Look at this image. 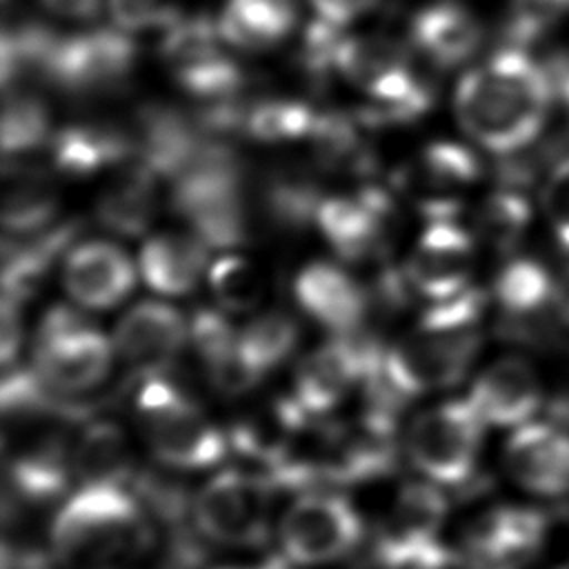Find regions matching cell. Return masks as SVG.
<instances>
[{"label":"cell","instance_id":"1","mask_svg":"<svg viewBox=\"0 0 569 569\" xmlns=\"http://www.w3.org/2000/svg\"><path fill=\"white\" fill-rule=\"evenodd\" d=\"M553 100L547 67L533 60L527 47L505 42L460 78L453 111L478 147L511 156L540 136Z\"/></svg>","mask_w":569,"mask_h":569},{"label":"cell","instance_id":"2","mask_svg":"<svg viewBox=\"0 0 569 569\" xmlns=\"http://www.w3.org/2000/svg\"><path fill=\"white\" fill-rule=\"evenodd\" d=\"M485 302L476 287L433 302L416 329L382 353L385 385L393 393L420 396L460 382L482 342Z\"/></svg>","mask_w":569,"mask_h":569},{"label":"cell","instance_id":"3","mask_svg":"<svg viewBox=\"0 0 569 569\" xmlns=\"http://www.w3.org/2000/svg\"><path fill=\"white\" fill-rule=\"evenodd\" d=\"M149 542L144 509L122 485H82L51 525L53 551L76 569H116Z\"/></svg>","mask_w":569,"mask_h":569},{"label":"cell","instance_id":"4","mask_svg":"<svg viewBox=\"0 0 569 569\" xmlns=\"http://www.w3.org/2000/svg\"><path fill=\"white\" fill-rule=\"evenodd\" d=\"M136 411L147 445L169 467L204 469L227 451L220 429L187 393L164 378L149 373L138 391Z\"/></svg>","mask_w":569,"mask_h":569},{"label":"cell","instance_id":"5","mask_svg":"<svg viewBox=\"0 0 569 569\" xmlns=\"http://www.w3.org/2000/svg\"><path fill=\"white\" fill-rule=\"evenodd\" d=\"M160 60L196 104L242 96L244 69L224 51L218 22L209 16H180L160 38Z\"/></svg>","mask_w":569,"mask_h":569},{"label":"cell","instance_id":"6","mask_svg":"<svg viewBox=\"0 0 569 569\" xmlns=\"http://www.w3.org/2000/svg\"><path fill=\"white\" fill-rule=\"evenodd\" d=\"M136 60V40L116 24L60 33L44 84L78 100L113 96L129 84Z\"/></svg>","mask_w":569,"mask_h":569},{"label":"cell","instance_id":"7","mask_svg":"<svg viewBox=\"0 0 569 569\" xmlns=\"http://www.w3.org/2000/svg\"><path fill=\"white\" fill-rule=\"evenodd\" d=\"M113 349L87 316L58 305L44 313L38 327L33 371L58 393L84 391L109 373Z\"/></svg>","mask_w":569,"mask_h":569},{"label":"cell","instance_id":"8","mask_svg":"<svg viewBox=\"0 0 569 569\" xmlns=\"http://www.w3.org/2000/svg\"><path fill=\"white\" fill-rule=\"evenodd\" d=\"M485 420L467 400H449L422 411L409 429V458L420 473L440 485L469 478L482 445Z\"/></svg>","mask_w":569,"mask_h":569},{"label":"cell","instance_id":"9","mask_svg":"<svg viewBox=\"0 0 569 569\" xmlns=\"http://www.w3.org/2000/svg\"><path fill=\"white\" fill-rule=\"evenodd\" d=\"M198 529L227 547H253L267 538L271 489L249 471H220L202 485L193 502Z\"/></svg>","mask_w":569,"mask_h":569},{"label":"cell","instance_id":"10","mask_svg":"<svg viewBox=\"0 0 569 569\" xmlns=\"http://www.w3.org/2000/svg\"><path fill=\"white\" fill-rule=\"evenodd\" d=\"M316 227L342 260H380L398 229V209L389 189L367 184L351 196H325Z\"/></svg>","mask_w":569,"mask_h":569},{"label":"cell","instance_id":"11","mask_svg":"<svg viewBox=\"0 0 569 569\" xmlns=\"http://www.w3.org/2000/svg\"><path fill=\"white\" fill-rule=\"evenodd\" d=\"M360 533L362 525L351 502L320 491L293 500L280 522L282 549L298 565L338 560L358 545Z\"/></svg>","mask_w":569,"mask_h":569},{"label":"cell","instance_id":"12","mask_svg":"<svg viewBox=\"0 0 569 569\" xmlns=\"http://www.w3.org/2000/svg\"><path fill=\"white\" fill-rule=\"evenodd\" d=\"M382 353L360 329L338 333L331 342L311 351L296 371V402L307 413L333 409L362 378L380 371Z\"/></svg>","mask_w":569,"mask_h":569},{"label":"cell","instance_id":"13","mask_svg":"<svg viewBox=\"0 0 569 569\" xmlns=\"http://www.w3.org/2000/svg\"><path fill=\"white\" fill-rule=\"evenodd\" d=\"M447 516L445 496L425 482L400 489L380 540V556L389 567L436 569L445 562L436 536Z\"/></svg>","mask_w":569,"mask_h":569},{"label":"cell","instance_id":"14","mask_svg":"<svg viewBox=\"0 0 569 569\" xmlns=\"http://www.w3.org/2000/svg\"><path fill=\"white\" fill-rule=\"evenodd\" d=\"M482 162L473 149L453 142H429L398 176V187L409 189L427 220H458L460 200L456 191L473 184Z\"/></svg>","mask_w":569,"mask_h":569},{"label":"cell","instance_id":"15","mask_svg":"<svg viewBox=\"0 0 569 569\" xmlns=\"http://www.w3.org/2000/svg\"><path fill=\"white\" fill-rule=\"evenodd\" d=\"M405 273L416 296L433 302L465 291L473 269V236L458 220H427Z\"/></svg>","mask_w":569,"mask_h":569},{"label":"cell","instance_id":"16","mask_svg":"<svg viewBox=\"0 0 569 569\" xmlns=\"http://www.w3.org/2000/svg\"><path fill=\"white\" fill-rule=\"evenodd\" d=\"M133 162L149 169L158 180H173L198 153L209 133L193 113L167 102L142 104L129 122Z\"/></svg>","mask_w":569,"mask_h":569},{"label":"cell","instance_id":"17","mask_svg":"<svg viewBox=\"0 0 569 569\" xmlns=\"http://www.w3.org/2000/svg\"><path fill=\"white\" fill-rule=\"evenodd\" d=\"M505 467L529 493H569V431L531 420L516 427L505 447Z\"/></svg>","mask_w":569,"mask_h":569},{"label":"cell","instance_id":"18","mask_svg":"<svg viewBox=\"0 0 569 569\" xmlns=\"http://www.w3.org/2000/svg\"><path fill=\"white\" fill-rule=\"evenodd\" d=\"M469 402L485 425L520 427L538 411L542 387L531 362L520 356H502L473 380Z\"/></svg>","mask_w":569,"mask_h":569},{"label":"cell","instance_id":"19","mask_svg":"<svg viewBox=\"0 0 569 569\" xmlns=\"http://www.w3.org/2000/svg\"><path fill=\"white\" fill-rule=\"evenodd\" d=\"M187 338L189 322L180 311L158 300H144L120 318L113 347L136 369L156 373L180 353Z\"/></svg>","mask_w":569,"mask_h":569},{"label":"cell","instance_id":"20","mask_svg":"<svg viewBox=\"0 0 569 569\" xmlns=\"http://www.w3.org/2000/svg\"><path fill=\"white\" fill-rule=\"evenodd\" d=\"M44 151L56 173L87 178L131 162L133 140L129 124L82 120L53 131Z\"/></svg>","mask_w":569,"mask_h":569},{"label":"cell","instance_id":"21","mask_svg":"<svg viewBox=\"0 0 569 569\" xmlns=\"http://www.w3.org/2000/svg\"><path fill=\"white\" fill-rule=\"evenodd\" d=\"M482 22L456 2L438 0L413 13L409 22V47L431 67L453 69L465 64L480 49Z\"/></svg>","mask_w":569,"mask_h":569},{"label":"cell","instance_id":"22","mask_svg":"<svg viewBox=\"0 0 569 569\" xmlns=\"http://www.w3.org/2000/svg\"><path fill=\"white\" fill-rule=\"evenodd\" d=\"M62 282L87 309H109L133 289L136 271L127 253L104 240L80 242L64 253Z\"/></svg>","mask_w":569,"mask_h":569},{"label":"cell","instance_id":"23","mask_svg":"<svg viewBox=\"0 0 569 569\" xmlns=\"http://www.w3.org/2000/svg\"><path fill=\"white\" fill-rule=\"evenodd\" d=\"M293 296L307 316L336 333L360 329L371 307L367 287L358 284L340 264L327 260L309 262L296 276Z\"/></svg>","mask_w":569,"mask_h":569},{"label":"cell","instance_id":"24","mask_svg":"<svg viewBox=\"0 0 569 569\" xmlns=\"http://www.w3.org/2000/svg\"><path fill=\"white\" fill-rule=\"evenodd\" d=\"M80 231L82 222L73 218L33 233L7 236L2 244V300L20 305L31 298Z\"/></svg>","mask_w":569,"mask_h":569},{"label":"cell","instance_id":"25","mask_svg":"<svg viewBox=\"0 0 569 569\" xmlns=\"http://www.w3.org/2000/svg\"><path fill=\"white\" fill-rule=\"evenodd\" d=\"M493 298L502 311V331L507 336H527L533 322L560 302V291L547 267L533 258L507 260L496 280Z\"/></svg>","mask_w":569,"mask_h":569},{"label":"cell","instance_id":"26","mask_svg":"<svg viewBox=\"0 0 569 569\" xmlns=\"http://www.w3.org/2000/svg\"><path fill=\"white\" fill-rule=\"evenodd\" d=\"M189 338L216 389L233 396L251 389L260 380L242 360L238 333L220 311L198 309L189 322Z\"/></svg>","mask_w":569,"mask_h":569},{"label":"cell","instance_id":"27","mask_svg":"<svg viewBox=\"0 0 569 569\" xmlns=\"http://www.w3.org/2000/svg\"><path fill=\"white\" fill-rule=\"evenodd\" d=\"M209 247L193 233H160L144 242L140 251V273L144 282L162 296L189 293L204 267Z\"/></svg>","mask_w":569,"mask_h":569},{"label":"cell","instance_id":"28","mask_svg":"<svg viewBox=\"0 0 569 569\" xmlns=\"http://www.w3.org/2000/svg\"><path fill=\"white\" fill-rule=\"evenodd\" d=\"M156 182L158 178L133 160L118 167L96 204L100 224L120 236L144 233L158 209Z\"/></svg>","mask_w":569,"mask_h":569},{"label":"cell","instance_id":"29","mask_svg":"<svg viewBox=\"0 0 569 569\" xmlns=\"http://www.w3.org/2000/svg\"><path fill=\"white\" fill-rule=\"evenodd\" d=\"M322 191L313 176L298 167H278L267 171L258 184V207L269 227L298 233L316 224Z\"/></svg>","mask_w":569,"mask_h":569},{"label":"cell","instance_id":"30","mask_svg":"<svg viewBox=\"0 0 569 569\" xmlns=\"http://www.w3.org/2000/svg\"><path fill=\"white\" fill-rule=\"evenodd\" d=\"M296 18V0H227L218 27L227 44L264 51L291 33Z\"/></svg>","mask_w":569,"mask_h":569},{"label":"cell","instance_id":"31","mask_svg":"<svg viewBox=\"0 0 569 569\" xmlns=\"http://www.w3.org/2000/svg\"><path fill=\"white\" fill-rule=\"evenodd\" d=\"M60 33L49 24L31 18L16 20L2 29V82L4 89L13 84L47 80L49 62L56 51Z\"/></svg>","mask_w":569,"mask_h":569},{"label":"cell","instance_id":"32","mask_svg":"<svg viewBox=\"0 0 569 569\" xmlns=\"http://www.w3.org/2000/svg\"><path fill=\"white\" fill-rule=\"evenodd\" d=\"M73 473L82 485H122L129 476V447L122 431L109 422L87 427L76 440Z\"/></svg>","mask_w":569,"mask_h":569},{"label":"cell","instance_id":"33","mask_svg":"<svg viewBox=\"0 0 569 569\" xmlns=\"http://www.w3.org/2000/svg\"><path fill=\"white\" fill-rule=\"evenodd\" d=\"M51 118L47 104L24 89L7 93L2 107V153L4 167L20 164L22 158L47 149L51 138Z\"/></svg>","mask_w":569,"mask_h":569},{"label":"cell","instance_id":"34","mask_svg":"<svg viewBox=\"0 0 569 569\" xmlns=\"http://www.w3.org/2000/svg\"><path fill=\"white\" fill-rule=\"evenodd\" d=\"M58 213V193L38 171L16 173L2 200V224L7 236H24L53 224Z\"/></svg>","mask_w":569,"mask_h":569},{"label":"cell","instance_id":"35","mask_svg":"<svg viewBox=\"0 0 569 569\" xmlns=\"http://www.w3.org/2000/svg\"><path fill=\"white\" fill-rule=\"evenodd\" d=\"M318 109L300 98L251 100L244 118V136L258 142H293L311 136Z\"/></svg>","mask_w":569,"mask_h":569},{"label":"cell","instance_id":"36","mask_svg":"<svg viewBox=\"0 0 569 569\" xmlns=\"http://www.w3.org/2000/svg\"><path fill=\"white\" fill-rule=\"evenodd\" d=\"M531 218L533 209L525 191L500 184L482 200L476 218V229L482 242L500 253H507L522 240L531 224Z\"/></svg>","mask_w":569,"mask_h":569},{"label":"cell","instance_id":"37","mask_svg":"<svg viewBox=\"0 0 569 569\" xmlns=\"http://www.w3.org/2000/svg\"><path fill=\"white\" fill-rule=\"evenodd\" d=\"M298 345V322L284 311L256 316L238 331V349L247 367L260 378L276 369Z\"/></svg>","mask_w":569,"mask_h":569},{"label":"cell","instance_id":"38","mask_svg":"<svg viewBox=\"0 0 569 569\" xmlns=\"http://www.w3.org/2000/svg\"><path fill=\"white\" fill-rule=\"evenodd\" d=\"M209 284L216 300L227 311L253 309L264 289V280L256 264L240 256H222L209 267Z\"/></svg>","mask_w":569,"mask_h":569},{"label":"cell","instance_id":"39","mask_svg":"<svg viewBox=\"0 0 569 569\" xmlns=\"http://www.w3.org/2000/svg\"><path fill=\"white\" fill-rule=\"evenodd\" d=\"M569 13V0H511L505 36L509 44H529Z\"/></svg>","mask_w":569,"mask_h":569},{"label":"cell","instance_id":"40","mask_svg":"<svg viewBox=\"0 0 569 569\" xmlns=\"http://www.w3.org/2000/svg\"><path fill=\"white\" fill-rule=\"evenodd\" d=\"M540 202L556 242L569 251V153L549 164L540 189Z\"/></svg>","mask_w":569,"mask_h":569},{"label":"cell","instance_id":"41","mask_svg":"<svg viewBox=\"0 0 569 569\" xmlns=\"http://www.w3.org/2000/svg\"><path fill=\"white\" fill-rule=\"evenodd\" d=\"M113 24L136 33L149 29H167L180 18L178 0H109Z\"/></svg>","mask_w":569,"mask_h":569},{"label":"cell","instance_id":"42","mask_svg":"<svg viewBox=\"0 0 569 569\" xmlns=\"http://www.w3.org/2000/svg\"><path fill=\"white\" fill-rule=\"evenodd\" d=\"M309 2L318 18L340 27L360 18L365 11H369L376 4V0H309Z\"/></svg>","mask_w":569,"mask_h":569},{"label":"cell","instance_id":"43","mask_svg":"<svg viewBox=\"0 0 569 569\" xmlns=\"http://www.w3.org/2000/svg\"><path fill=\"white\" fill-rule=\"evenodd\" d=\"M16 302L2 300V360L9 362L20 342V313Z\"/></svg>","mask_w":569,"mask_h":569},{"label":"cell","instance_id":"44","mask_svg":"<svg viewBox=\"0 0 569 569\" xmlns=\"http://www.w3.org/2000/svg\"><path fill=\"white\" fill-rule=\"evenodd\" d=\"M102 0H42V4L67 20H89L98 13Z\"/></svg>","mask_w":569,"mask_h":569},{"label":"cell","instance_id":"45","mask_svg":"<svg viewBox=\"0 0 569 569\" xmlns=\"http://www.w3.org/2000/svg\"><path fill=\"white\" fill-rule=\"evenodd\" d=\"M545 67H547V71H549L556 100L562 102V107H565V111H567V116H569V56L553 58V60H549Z\"/></svg>","mask_w":569,"mask_h":569}]
</instances>
